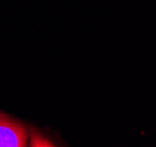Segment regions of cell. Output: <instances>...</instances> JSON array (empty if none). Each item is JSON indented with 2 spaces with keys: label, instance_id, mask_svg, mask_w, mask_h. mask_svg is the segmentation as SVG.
Here are the masks:
<instances>
[{
  "label": "cell",
  "instance_id": "cell-1",
  "mask_svg": "<svg viewBox=\"0 0 156 147\" xmlns=\"http://www.w3.org/2000/svg\"><path fill=\"white\" fill-rule=\"evenodd\" d=\"M26 131L18 121L0 113V147H23Z\"/></svg>",
  "mask_w": 156,
  "mask_h": 147
},
{
  "label": "cell",
  "instance_id": "cell-2",
  "mask_svg": "<svg viewBox=\"0 0 156 147\" xmlns=\"http://www.w3.org/2000/svg\"><path fill=\"white\" fill-rule=\"evenodd\" d=\"M31 146H54L48 139H46L44 135L38 134V133H33L32 134V140H31Z\"/></svg>",
  "mask_w": 156,
  "mask_h": 147
}]
</instances>
